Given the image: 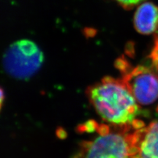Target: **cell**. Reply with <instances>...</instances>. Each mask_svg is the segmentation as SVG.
<instances>
[{
  "label": "cell",
  "mask_w": 158,
  "mask_h": 158,
  "mask_svg": "<svg viewBox=\"0 0 158 158\" xmlns=\"http://www.w3.org/2000/svg\"><path fill=\"white\" fill-rule=\"evenodd\" d=\"M73 158H130L128 134L100 132L94 139L84 142Z\"/></svg>",
  "instance_id": "cell-3"
},
{
  "label": "cell",
  "mask_w": 158,
  "mask_h": 158,
  "mask_svg": "<svg viewBox=\"0 0 158 158\" xmlns=\"http://www.w3.org/2000/svg\"><path fill=\"white\" fill-rule=\"evenodd\" d=\"M128 140L130 158H158V122L135 128Z\"/></svg>",
  "instance_id": "cell-5"
},
{
  "label": "cell",
  "mask_w": 158,
  "mask_h": 158,
  "mask_svg": "<svg viewBox=\"0 0 158 158\" xmlns=\"http://www.w3.org/2000/svg\"><path fill=\"white\" fill-rule=\"evenodd\" d=\"M122 81L139 104L150 105L158 99V76L153 69L139 65L125 71Z\"/></svg>",
  "instance_id": "cell-4"
},
{
  "label": "cell",
  "mask_w": 158,
  "mask_h": 158,
  "mask_svg": "<svg viewBox=\"0 0 158 158\" xmlns=\"http://www.w3.org/2000/svg\"><path fill=\"white\" fill-rule=\"evenodd\" d=\"M44 59V53L35 42L23 39L7 48L2 57V64L5 71L11 77L27 80L40 70Z\"/></svg>",
  "instance_id": "cell-2"
},
{
  "label": "cell",
  "mask_w": 158,
  "mask_h": 158,
  "mask_svg": "<svg viewBox=\"0 0 158 158\" xmlns=\"http://www.w3.org/2000/svg\"><path fill=\"white\" fill-rule=\"evenodd\" d=\"M115 1L125 9H130L137 6L143 0H115Z\"/></svg>",
  "instance_id": "cell-7"
},
{
  "label": "cell",
  "mask_w": 158,
  "mask_h": 158,
  "mask_svg": "<svg viewBox=\"0 0 158 158\" xmlns=\"http://www.w3.org/2000/svg\"><path fill=\"white\" fill-rule=\"evenodd\" d=\"M88 96L103 121L118 127H134L140 109L123 81L106 77L89 88Z\"/></svg>",
  "instance_id": "cell-1"
},
{
  "label": "cell",
  "mask_w": 158,
  "mask_h": 158,
  "mask_svg": "<svg viewBox=\"0 0 158 158\" xmlns=\"http://www.w3.org/2000/svg\"><path fill=\"white\" fill-rule=\"evenodd\" d=\"M134 25L142 34H150L158 31V6L152 2H145L136 9Z\"/></svg>",
  "instance_id": "cell-6"
}]
</instances>
